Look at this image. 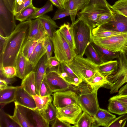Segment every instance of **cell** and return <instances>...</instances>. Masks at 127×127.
Instances as JSON below:
<instances>
[{
	"mask_svg": "<svg viewBox=\"0 0 127 127\" xmlns=\"http://www.w3.org/2000/svg\"><path fill=\"white\" fill-rule=\"evenodd\" d=\"M51 90L44 77L41 83L39 90V95L44 96L52 95Z\"/></svg>",
	"mask_w": 127,
	"mask_h": 127,
	"instance_id": "7dc6e473",
	"label": "cell"
},
{
	"mask_svg": "<svg viewBox=\"0 0 127 127\" xmlns=\"http://www.w3.org/2000/svg\"><path fill=\"white\" fill-rule=\"evenodd\" d=\"M118 95H127V83L122 86L118 91Z\"/></svg>",
	"mask_w": 127,
	"mask_h": 127,
	"instance_id": "11a10c76",
	"label": "cell"
},
{
	"mask_svg": "<svg viewBox=\"0 0 127 127\" xmlns=\"http://www.w3.org/2000/svg\"><path fill=\"white\" fill-rule=\"evenodd\" d=\"M73 89L77 94L79 105L84 111L94 117L100 108L97 97L98 89L83 81Z\"/></svg>",
	"mask_w": 127,
	"mask_h": 127,
	"instance_id": "7a4b0ae2",
	"label": "cell"
},
{
	"mask_svg": "<svg viewBox=\"0 0 127 127\" xmlns=\"http://www.w3.org/2000/svg\"><path fill=\"white\" fill-rule=\"evenodd\" d=\"M58 71L62 77L71 85L77 86L83 81L74 73L69 66L64 62H60Z\"/></svg>",
	"mask_w": 127,
	"mask_h": 127,
	"instance_id": "ac0fdd59",
	"label": "cell"
},
{
	"mask_svg": "<svg viewBox=\"0 0 127 127\" xmlns=\"http://www.w3.org/2000/svg\"><path fill=\"white\" fill-rule=\"evenodd\" d=\"M17 87L8 86L5 89L0 90V104L1 107L15 101Z\"/></svg>",
	"mask_w": 127,
	"mask_h": 127,
	"instance_id": "d4e9b609",
	"label": "cell"
},
{
	"mask_svg": "<svg viewBox=\"0 0 127 127\" xmlns=\"http://www.w3.org/2000/svg\"><path fill=\"white\" fill-rule=\"evenodd\" d=\"M47 35L40 21L37 18L31 20L27 37L38 41H43Z\"/></svg>",
	"mask_w": 127,
	"mask_h": 127,
	"instance_id": "9a60e30c",
	"label": "cell"
},
{
	"mask_svg": "<svg viewBox=\"0 0 127 127\" xmlns=\"http://www.w3.org/2000/svg\"><path fill=\"white\" fill-rule=\"evenodd\" d=\"M32 96L36 105L35 109L40 113L43 112L48 103L49 102H52L53 100L52 97L51 95L44 96L37 95Z\"/></svg>",
	"mask_w": 127,
	"mask_h": 127,
	"instance_id": "e575fe53",
	"label": "cell"
},
{
	"mask_svg": "<svg viewBox=\"0 0 127 127\" xmlns=\"http://www.w3.org/2000/svg\"><path fill=\"white\" fill-rule=\"evenodd\" d=\"M68 66L80 79L86 82L97 71L98 65L87 58L80 57L76 54Z\"/></svg>",
	"mask_w": 127,
	"mask_h": 127,
	"instance_id": "8992f818",
	"label": "cell"
},
{
	"mask_svg": "<svg viewBox=\"0 0 127 127\" xmlns=\"http://www.w3.org/2000/svg\"><path fill=\"white\" fill-rule=\"evenodd\" d=\"M92 43L104 63L113 60L118 58L119 52L112 51L99 46L93 42Z\"/></svg>",
	"mask_w": 127,
	"mask_h": 127,
	"instance_id": "4316f807",
	"label": "cell"
},
{
	"mask_svg": "<svg viewBox=\"0 0 127 127\" xmlns=\"http://www.w3.org/2000/svg\"><path fill=\"white\" fill-rule=\"evenodd\" d=\"M21 86L31 95H36L35 72L32 71L27 75L22 80Z\"/></svg>",
	"mask_w": 127,
	"mask_h": 127,
	"instance_id": "603a6c76",
	"label": "cell"
},
{
	"mask_svg": "<svg viewBox=\"0 0 127 127\" xmlns=\"http://www.w3.org/2000/svg\"><path fill=\"white\" fill-rule=\"evenodd\" d=\"M30 121L34 127H48L49 123L44 119L41 113L36 109H30Z\"/></svg>",
	"mask_w": 127,
	"mask_h": 127,
	"instance_id": "f1b7e54d",
	"label": "cell"
},
{
	"mask_svg": "<svg viewBox=\"0 0 127 127\" xmlns=\"http://www.w3.org/2000/svg\"><path fill=\"white\" fill-rule=\"evenodd\" d=\"M32 0H15L13 13L15 16L22 10L32 4Z\"/></svg>",
	"mask_w": 127,
	"mask_h": 127,
	"instance_id": "7bdbcfd3",
	"label": "cell"
},
{
	"mask_svg": "<svg viewBox=\"0 0 127 127\" xmlns=\"http://www.w3.org/2000/svg\"></svg>",
	"mask_w": 127,
	"mask_h": 127,
	"instance_id": "e7e4bbea",
	"label": "cell"
},
{
	"mask_svg": "<svg viewBox=\"0 0 127 127\" xmlns=\"http://www.w3.org/2000/svg\"><path fill=\"white\" fill-rule=\"evenodd\" d=\"M86 82L91 87L98 90L108 83L106 77L100 74L98 71Z\"/></svg>",
	"mask_w": 127,
	"mask_h": 127,
	"instance_id": "4dcf8cb0",
	"label": "cell"
},
{
	"mask_svg": "<svg viewBox=\"0 0 127 127\" xmlns=\"http://www.w3.org/2000/svg\"><path fill=\"white\" fill-rule=\"evenodd\" d=\"M127 46H126V48H125V49H127Z\"/></svg>",
	"mask_w": 127,
	"mask_h": 127,
	"instance_id": "6125c7cd",
	"label": "cell"
},
{
	"mask_svg": "<svg viewBox=\"0 0 127 127\" xmlns=\"http://www.w3.org/2000/svg\"><path fill=\"white\" fill-rule=\"evenodd\" d=\"M56 109L57 118L62 121L74 125L82 114L83 111L80 106L77 104Z\"/></svg>",
	"mask_w": 127,
	"mask_h": 127,
	"instance_id": "30bf717a",
	"label": "cell"
},
{
	"mask_svg": "<svg viewBox=\"0 0 127 127\" xmlns=\"http://www.w3.org/2000/svg\"><path fill=\"white\" fill-rule=\"evenodd\" d=\"M0 127H20L2 108L0 109Z\"/></svg>",
	"mask_w": 127,
	"mask_h": 127,
	"instance_id": "f35d334b",
	"label": "cell"
},
{
	"mask_svg": "<svg viewBox=\"0 0 127 127\" xmlns=\"http://www.w3.org/2000/svg\"><path fill=\"white\" fill-rule=\"evenodd\" d=\"M71 15V13L69 11L58 8L55 12L52 19L55 20L63 18L68 16H70Z\"/></svg>",
	"mask_w": 127,
	"mask_h": 127,
	"instance_id": "681fc988",
	"label": "cell"
},
{
	"mask_svg": "<svg viewBox=\"0 0 127 127\" xmlns=\"http://www.w3.org/2000/svg\"><path fill=\"white\" fill-rule=\"evenodd\" d=\"M58 29L70 46L76 50L73 31L69 23H64L60 26Z\"/></svg>",
	"mask_w": 127,
	"mask_h": 127,
	"instance_id": "83f0119b",
	"label": "cell"
},
{
	"mask_svg": "<svg viewBox=\"0 0 127 127\" xmlns=\"http://www.w3.org/2000/svg\"><path fill=\"white\" fill-rule=\"evenodd\" d=\"M110 5L106 0H89L80 12L77 14V18L86 23L92 29L96 27L98 16L111 10Z\"/></svg>",
	"mask_w": 127,
	"mask_h": 127,
	"instance_id": "3957f363",
	"label": "cell"
},
{
	"mask_svg": "<svg viewBox=\"0 0 127 127\" xmlns=\"http://www.w3.org/2000/svg\"><path fill=\"white\" fill-rule=\"evenodd\" d=\"M39 9L32 4L25 8L15 16V19L21 22L28 20L29 18Z\"/></svg>",
	"mask_w": 127,
	"mask_h": 127,
	"instance_id": "836d02e7",
	"label": "cell"
},
{
	"mask_svg": "<svg viewBox=\"0 0 127 127\" xmlns=\"http://www.w3.org/2000/svg\"><path fill=\"white\" fill-rule=\"evenodd\" d=\"M43 43L48 61L52 57L54 51L53 43L51 38L47 35L43 40Z\"/></svg>",
	"mask_w": 127,
	"mask_h": 127,
	"instance_id": "ee69618b",
	"label": "cell"
},
{
	"mask_svg": "<svg viewBox=\"0 0 127 127\" xmlns=\"http://www.w3.org/2000/svg\"><path fill=\"white\" fill-rule=\"evenodd\" d=\"M112 16V14L111 9L110 11L99 15L96 20V27L101 26L107 23L111 18Z\"/></svg>",
	"mask_w": 127,
	"mask_h": 127,
	"instance_id": "f6af8a7d",
	"label": "cell"
},
{
	"mask_svg": "<svg viewBox=\"0 0 127 127\" xmlns=\"http://www.w3.org/2000/svg\"><path fill=\"white\" fill-rule=\"evenodd\" d=\"M57 109L51 102H49L43 111L40 113L46 120L49 123L57 118Z\"/></svg>",
	"mask_w": 127,
	"mask_h": 127,
	"instance_id": "74e56055",
	"label": "cell"
},
{
	"mask_svg": "<svg viewBox=\"0 0 127 127\" xmlns=\"http://www.w3.org/2000/svg\"><path fill=\"white\" fill-rule=\"evenodd\" d=\"M52 95L53 96V104L56 108L74 104L79 105L78 95L75 91L68 90L55 92Z\"/></svg>",
	"mask_w": 127,
	"mask_h": 127,
	"instance_id": "8fae6325",
	"label": "cell"
},
{
	"mask_svg": "<svg viewBox=\"0 0 127 127\" xmlns=\"http://www.w3.org/2000/svg\"><path fill=\"white\" fill-rule=\"evenodd\" d=\"M0 78H11L16 76L17 71L15 66H3L0 64Z\"/></svg>",
	"mask_w": 127,
	"mask_h": 127,
	"instance_id": "60d3db41",
	"label": "cell"
},
{
	"mask_svg": "<svg viewBox=\"0 0 127 127\" xmlns=\"http://www.w3.org/2000/svg\"><path fill=\"white\" fill-rule=\"evenodd\" d=\"M124 53L127 57V48L125 49Z\"/></svg>",
	"mask_w": 127,
	"mask_h": 127,
	"instance_id": "94428289",
	"label": "cell"
},
{
	"mask_svg": "<svg viewBox=\"0 0 127 127\" xmlns=\"http://www.w3.org/2000/svg\"><path fill=\"white\" fill-rule=\"evenodd\" d=\"M46 54V51L43 46V41L38 42L29 61L35 72L36 67L41 58Z\"/></svg>",
	"mask_w": 127,
	"mask_h": 127,
	"instance_id": "484cf974",
	"label": "cell"
},
{
	"mask_svg": "<svg viewBox=\"0 0 127 127\" xmlns=\"http://www.w3.org/2000/svg\"><path fill=\"white\" fill-rule=\"evenodd\" d=\"M15 67L16 76L22 80L31 72H35L29 61L23 55L21 50L16 59Z\"/></svg>",
	"mask_w": 127,
	"mask_h": 127,
	"instance_id": "2e32d148",
	"label": "cell"
},
{
	"mask_svg": "<svg viewBox=\"0 0 127 127\" xmlns=\"http://www.w3.org/2000/svg\"><path fill=\"white\" fill-rule=\"evenodd\" d=\"M118 59V65L117 70L109 79L113 83L110 86L111 94L118 92L119 89L127 83V57L124 53H120Z\"/></svg>",
	"mask_w": 127,
	"mask_h": 127,
	"instance_id": "ba28073f",
	"label": "cell"
},
{
	"mask_svg": "<svg viewBox=\"0 0 127 127\" xmlns=\"http://www.w3.org/2000/svg\"><path fill=\"white\" fill-rule=\"evenodd\" d=\"M94 117L97 127H108L116 118V116L106 110L100 108Z\"/></svg>",
	"mask_w": 127,
	"mask_h": 127,
	"instance_id": "ffe728a7",
	"label": "cell"
},
{
	"mask_svg": "<svg viewBox=\"0 0 127 127\" xmlns=\"http://www.w3.org/2000/svg\"><path fill=\"white\" fill-rule=\"evenodd\" d=\"M61 5L64 7L65 9L64 4L68 0H58Z\"/></svg>",
	"mask_w": 127,
	"mask_h": 127,
	"instance_id": "91938a15",
	"label": "cell"
},
{
	"mask_svg": "<svg viewBox=\"0 0 127 127\" xmlns=\"http://www.w3.org/2000/svg\"><path fill=\"white\" fill-rule=\"evenodd\" d=\"M38 18L42 24L47 35L52 40L56 29L60 27L54 20L47 15H44Z\"/></svg>",
	"mask_w": 127,
	"mask_h": 127,
	"instance_id": "7402d4cb",
	"label": "cell"
},
{
	"mask_svg": "<svg viewBox=\"0 0 127 127\" xmlns=\"http://www.w3.org/2000/svg\"><path fill=\"white\" fill-rule=\"evenodd\" d=\"M127 121V114L121 115L115 119L108 127H125Z\"/></svg>",
	"mask_w": 127,
	"mask_h": 127,
	"instance_id": "bcb514c9",
	"label": "cell"
},
{
	"mask_svg": "<svg viewBox=\"0 0 127 127\" xmlns=\"http://www.w3.org/2000/svg\"></svg>",
	"mask_w": 127,
	"mask_h": 127,
	"instance_id": "be15d7a7",
	"label": "cell"
},
{
	"mask_svg": "<svg viewBox=\"0 0 127 127\" xmlns=\"http://www.w3.org/2000/svg\"><path fill=\"white\" fill-rule=\"evenodd\" d=\"M52 41L55 56L60 62L70 65L77 54L76 50L65 40L59 29L54 32Z\"/></svg>",
	"mask_w": 127,
	"mask_h": 127,
	"instance_id": "5b68a950",
	"label": "cell"
},
{
	"mask_svg": "<svg viewBox=\"0 0 127 127\" xmlns=\"http://www.w3.org/2000/svg\"><path fill=\"white\" fill-rule=\"evenodd\" d=\"M15 102L18 104L32 110L36 108V105L32 95L26 91L21 86L16 89Z\"/></svg>",
	"mask_w": 127,
	"mask_h": 127,
	"instance_id": "e0dca14e",
	"label": "cell"
},
{
	"mask_svg": "<svg viewBox=\"0 0 127 127\" xmlns=\"http://www.w3.org/2000/svg\"><path fill=\"white\" fill-rule=\"evenodd\" d=\"M8 84L4 80L0 79V90H2L7 87Z\"/></svg>",
	"mask_w": 127,
	"mask_h": 127,
	"instance_id": "6f0895ef",
	"label": "cell"
},
{
	"mask_svg": "<svg viewBox=\"0 0 127 127\" xmlns=\"http://www.w3.org/2000/svg\"><path fill=\"white\" fill-rule=\"evenodd\" d=\"M0 55L2 52L3 47L6 40L7 37H4L0 35Z\"/></svg>",
	"mask_w": 127,
	"mask_h": 127,
	"instance_id": "db71d44e",
	"label": "cell"
},
{
	"mask_svg": "<svg viewBox=\"0 0 127 127\" xmlns=\"http://www.w3.org/2000/svg\"><path fill=\"white\" fill-rule=\"evenodd\" d=\"M39 42L28 38L27 37L26 38L21 51L23 55L28 60Z\"/></svg>",
	"mask_w": 127,
	"mask_h": 127,
	"instance_id": "d6a6232c",
	"label": "cell"
},
{
	"mask_svg": "<svg viewBox=\"0 0 127 127\" xmlns=\"http://www.w3.org/2000/svg\"><path fill=\"white\" fill-rule=\"evenodd\" d=\"M108 109L110 112L118 115L127 114V109L121 102L115 99H109Z\"/></svg>",
	"mask_w": 127,
	"mask_h": 127,
	"instance_id": "1f68e13d",
	"label": "cell"
},
{
	"mask_svg": "<svg viewBox=\"0 0 127 127\" xmlns=\"http://www.w3.org/2000/svg\"><path fill=\"white\" fill-rule=\"evenodd\" d=\"M48 71L55 70L58 71V69L60 62L55 56L51 57L47 61Z\"/></svg>",
	"mask_w": 127,
	"mask_h": 127,
	"instance_id": "c3c4849f",
	"label": "cell"
},
{
	"mask_svg": "<svg viewBox=\"0 0 127 127\" xmlns=\"http://www.w3.org/2000/svg\"><path fill=\"white\" fill-rule=\"evenodd\" d=\"M2 79L5 80L8 84H11L13 83L15 81L16 79L14 78H0Z\"/></svg>",
	"mask_w": 127,
	"mask_h": 127,
	"instance_id": "680465c9",
	"label": "cell"
},
{
	"mask_svg": "<svg viewBox=\"0 0 127 127\" xmlns=\"http://www.w3.org/2000/svg\"><path fill=\"white\" fill-rule=\"evenodd\" d=\"M52 127H74L69 123L62 121L57 117L53 122Z\"/></svg>",
	"mask_w": 127,
	"mask_h": 127,
	"instance_id": "f907efd6",
	"label": "cell"
},
{
	"mask_svg": "<svg viewBox=\"0 0 127 127\" xmlns=\"http://www.w3.org/2000/svg\"><path fill=\"white\" fill-rule=\"evenodd\" d=\"M111 8L127 17V0H119L115 2Z\"/></svg>",
	"mask_w": 127,
	"mask_h": 127,
	"instance_id": "b9f144b4",
	"label": "cell"
},
{
	"mask_svg": "<svg viewBox=\"0 0 127 127\" xmlns=\"http://www.w3.org/2000/svg\"><path fill=\"white\" fill-rule=\"evenodd\" d=\"M53 10L52 3L49 0L45 4L38 9L32 15L30 16L28 20H33L37 18L44 15L46 13Z\"/></svg>",
	"mask_w": 127,
	"mask_h": 127,
	"instance_id": "ab89813d",
	"label": "cell"
},
{
	"mask_svg": "<svg viewBox=\"0 0 127 127\" xmlns=\"http://www.w3.org/2000/svg\"><path fill=\"white\" fill-rule=\"evenodd\" d=\"M92 43L87 46L85 50L84 54L87 58L95 64L98 65H100L104 63V62L100 57Z\"/></svg>",
	"mask_w": 127,
	"mask_h": 127,
	"instance_id": "8d00e7d4",
	"label": "cell"
},
{
	"mask_svg": "<svg viewBox=\"0 0 127 127\" xmlns=\"http://www.w3.org/2000/svg\"><path fill=\"white\" fill-rule=\"evenodd\" d=\"M118 65L117 60L110 61L98 65L97 71L107 78L115 74L117 70Z\"/></svg>",
	"mask_w": 127,
	"mask_h": 127,
	"instance_id": "cb8c5ba5",
	"label": "cell"
},
{
	"mask_svg": "<svg viewBox=\"0 0 127 127\" xmlns=\"http://www.w3.org/2000/svg\"><path fill=\"white\" fill-rule=\"evenodd\" d=\"M74 127H97L94 117L83 111Z\"/></svg>",
	"mask_w": 127,
	"mask_h": 127,
	"instance_id": "f546056e",
	"label": "cell"
},
{
	"mask_svg": "<svg viewBox=\"0 0 127 127\" xmlns=\"http://www.w3.org/2000/svg\"><path fill=\"white\" fill-rule=\"evenodd\" d=\"M92 32L93 36L96 37H108L124 33L106 29L100 26H97L93 29Z\"/></svg>",
	"mask_w": 127,
	"mask_h": 127,
	"instance_id": "d590c367",
	"label": "cell"
},
{
	"mask_svg": "<svg viewBox=\"0 0 127 127\" xmlns=\"http://www.w3.org/2000/svg\"><path fill=\"white\" fill-rule=\"evenodd\" d=\"M111 9L112 17L107 23L100 26L113 31L127 33V17Z\"/></svg>",
	"mask_w": 127,
	"mask_h": 127,
	"instance_id": "4fadbf2b",
	"label": "cell"
},
{
	"mask_svg": "<svg viewBox=\"0 0 127 127\" xmlns=\"http://www.w3.org/2000/svg\"><path fill=\"white\" fill-rule=\"evenodd\" d=\"M15 107L13 115L10 117L20 127H34L28 116L29 109L14 102Z\"/></svg>",
	"mask_w": 127,
	"mask_h": 127,
	"instance_id": "5bb4252c",
	"label": "cell"
},
{
	"mask_svg": "<svg viewBox=\"0 0 127 127\" xmlns=\"http://www.w3.org/2000/svg\"><path fill=\"white\" fill-rule=\"evenodd\" d=\"M6 7L13 13L15 0H2Z\"/></svg>",
	"mask_w": 127,
	"mask_h": 127,
	"instance_id": "f5cc1de1",
	"label": "cell"
},
{
	"mask_svg": "<svg viewBox=\"0 0 127 127\" xmlns=\"http://www.w3.org/2000/svg\"><path fill=\"white\" fill-rule=\"evenodd\" d=\"M70 26L73 31L76 53L83 57L87 46L93 41V29L85 22L78 18Z\"/></svg>",
	"mask_w": 127,
	"mask_h": 127,
	"instance_id": "277c9868",
	"label": "cell"
},
{
	"mask_svg": "<svg viewBox=\"0 0 127 127\" xmlns=\"http://www.w3.org/2000/svg\"><path fill=\"white\" fill-rule=\"evenodd\" d=\"M13 12L0 0V35L7 37L14 31L16 25Z\"/></svg>",
	"mask_w": 127,
	"mask_h": 127,
	"instance_id": "9c48e42d",
	"label": "cell"
},
{
	"mask_svg": "<svg viewBox=\"0 0 127 127\" xmlns=\"http://www.w3.org/2000/svg\"><path fill=\"white\" fill-rule=\"evenodd\" d=\"M54 5L58 8L63 10L65 9L64 7L61 5L58 0H49Z\"/></svg>",
	"mask_w": 127,
	"mask_h": 127,
	"instance_id": "9f6ffc18",
	"label": "cell"
},
{
	"mask_svg": "<svg viewBox=\"0 0 127 127\" xmlns=\"http://www.w3.org/2000/svg\"><path fill=\"white\" fill-rule=\"evenodd\" d=\"M89 0H69L64 4L65 9L67 10L71 13L70 16L72 24L75 21V19L78 12L82 9Z\"/></svg>",
	"mask_w": 127,
	"mask_h": 127,
	"instance_id": "44dd1931",
	"label": "cell"
},
{
	"mask_svg": "<svg viewBox=\"0 0 127 127\" xmlns=\"http://www.w3.org/2000/svg\"><path fill=\"white\" fill-rule=\"evenodd\" d=\"M31 20L21 22L8 37L0 55V64L15 66L16 59L27 36Z\"/></svg>",
	"mask_w": 127,
	"mask_h": 127,
	"instance_id": "6da1fadb",
	"label": "cell"
},
{
	"mask_svg": "<svg viewBox=\"0 0 127 127\" xmlns=\"http://www.w3.org/2000/svg\"><path fill=\"white\" fill-rule=\"evenodd\" d=\"M109 99H115L122 103L127 109V95H117L110 98Z\"/></svg>",
	"mask_w": 127,
	"mask_h": 127,
	"instance_id": "816d5d0a",
	"label": "cell"
},
{
	"mask_svg": "<svg viewBox=\"0 0 127 127\" xmlns=\"http://www.w3.org/2000/svg\"><path fill=\"white\" fill-rule=\"evenodd\" d=\"M93 42L112 51L124 53L127 45V33L105 37L93 36Z\"/></svg>",
	"mask_w": 127,
	"mask_h": 127,
	"instance_id": "52a82bcc",
	"label": "cell"
},
{
	"mask_svg": "<svg viewBox=\"0 0 127 127\" xmlns=\"http://www.w3.org/2000/svg\"><path fill=\"white\" fill-rule=\"evenodd\" d=\"M45 78L53 93L69 90L72 85L63 78L57 71H47Z\"/></svg>",
	"mask_w": 127,
	"mask_h": 127,
	"instance_id": "7c38bea8",
	"label": "cell"
},
{
	"mask_svg": "<svg viewBox=\"0 0 127 127\" xmlns=\"http://www.w3.org/2000/svg\"><path fill=\"white\" fill-rule=\"evenodd\" d=\"M37 65L35 72L36 91L37 95H39L40 86L48 68L47 59L46 54L40 59Z\"/></svg>",
	"mask_w": 127,
	"mask_h": 127,
	"instance_id": "d6986e66",
	"label": "cell"
}]
</instances>
